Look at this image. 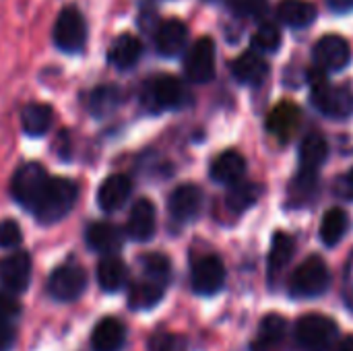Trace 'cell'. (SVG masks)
Returning <instances> with one entry per match:
<instances>
[{
  "instance_id": "1",
  "label": "cell",
  "mask_w": 353,
  "mask_h": 351,
  "mask_svg": "<svg viewBox=\"0 0 353 351\" xmlns=\"http://www.w3.org/2000/svg\"><path fill=\"white\" fill-rule=\"evenodd\" d=\"M79 199V186L68 178H50L33 205V213L41 223H56L64 219Z\"/></svg>"
},
{
  "instance_id": "2",
  "label": "cell",
  "mask_w": 353,
  "mask_h": 351,
  "mask_svg": "<svg viewBox=\"0 0 353 351\" xmlns=\"http://www.w3.org/2000/svg\"><path fill=\"white\" fill-rule=\"evenodd\" d=\"M310 93L312 103L319 112L333 120H345L353 114V95L347 87H335L329 83L321 68L310 70Z\"/></svg>"
},
{
  "instance_id": "3",
  "label": "cell",
  "mask_w": 353,
  "mask_h": 351,
  "mask_svg": "<svg viewBox=\"0 0 353 351\" xmlns=\"http://www.w3.org/2000/svg\"><path fill=\"white\" fill-rule=\"evenodd\" d=\"M331 285V273L327 263L312 254L290 277V294L296 300H312L323 296Z\"/></svg>"
},
{
  "instance_id": "4",
  "label": "cell",
  "mask_w": 353,
  "mask_h": 351,
  "mask_svg": "<svg viewBox=\"0 0 353 351\" xmlns=\"http://www.w3.org/2000/svg\"><path fill=\"white\" fill-rule=\"evenodd\" d=\"M296 339L306 351H333L339 341V327L325 314H306L296 323Z\"/></svg>"
},
{
  "instance_id": "5",
  "label": "cell",
  "mask_w": 353,
  "mask_h": 351,
  "mask_svg": "<svg viewBox=\"0 0 353 351\" xmlns=\"http://www.w3.org/2000/svg\"><path fill=\"white\" fill-rule=\"evenodd\" d=\"M54 43L68 54H77L87 43V23L74 6H64L54 23Z\"/></svg>"
},
{
  "instance_id": "6",
  "label": "cell",
  "mask_w": 353,
  "mask_h": 351,
  "mask_svg": "<svg viewBox=\"0 0 353 351\" xmlns=\"http://www.w3.org/2000/svg\"><path fill=\"white\" fill-rule=\"evenodd\" d=\"M143 99L155 112L176 110V108H180L186 101V89H184V85L176 77L159 74V77H155L153 81L147 83Z\"/></svg>"
},
{
  "instance_id": "7",
  "label": "cell",
  "mask_w": 353,
  "mask_h": 351,
  "mask_svg": "<svg viewBox=\"0 0 353 351\" xmlns=\"http://www.w3.org/2000/svg\"><path fill=\"white\" fill-rule=\"evenodd\" d=\"M48 180H50V176L46 174V170L39 163H25L12 176L10 190H12L14 201L31 211Z\"/></svg>"
},
{
  "instance_id": "8",
  "label": "cell",
  "mask_w": 353,
  "mask_h": 351,
  "mask_svg": "<svg viewBox=\"0 0 353 351\" xmlns=\"http://www.w3.org/2000/svg\"><path fill=\"white\" fill-rule=\"evenodd\" d=\"M87 288V275L77 265L58 267L48 279V292L58 302H74Z\"/></svg>"
},
{
  "instance_id": "9",
  "label": "cell",
  "mask_w": 353,
  "mask_h": 351,
  "mask_svg": "<svg viewBox=\"0 0 353 351\" xmlns=\"http://www.w3.org/2000/svg\"><path fill=\"white\" fill-rule=\"evenodd\" d=\"M184 72L192 83H209L215 77V43L211 37H201L192 43L184 60Z\"/></svg>"
},
{
  "instance_id": "10",
  "label": "cell",
  "mask_w": 353,
  "mask_h": 351,
  "mask_svg": "<svg viewBox=\"0 0 353 351\" xmlns=\"http://www.w3.org/2000/svg\"><path fill=\"white\" fill-rule=\"evenodd\" d=\"M192 290L199 296H215L225 285V267L219 257H203L192 267Z\"/></svg>"
},
{
  "instance_id": "11",
  "label": "cell",
  "mask_w": 353,
  "mask_h": 351,
  "mask_svg": "<svg viewBox=\"0 0 353 351\" xmlns=\"http://www.w3.org/2000/svg\"><path fill=\"white\" fill-rule=\"evenodd\" d=\"M314 60L321 70H341L352 60V48L339 35H325L314 46Z\"/></svg>"
},
{
  "instance_id": "12",
  "label": "cell",
  "mask_w": 353,
  "mask_h": 351,
  "mask_svg": "<svg viewBox=\"0 0 353 351\" xmlns=\"http://www.w3.org/2000/svg\"><path fill=\"white\" fill-rule=\"evenodd\" d=\"M31 279V259L27 252H14L0 261V283L10 294H21L27 290Z\"/></svg>"
},
{
  "instance_id": "13",
  "label": "cell",
  "mask_w": 353,
  "mask_h": 351,
  "mask_svg": "<svg viewBox=\"0 0 353 351\" xmlns=\"http://www.w3.org/2000/svg\"><path fill=\"white\" fill-rule=\"evenodd\" d=\"M203 209V190L194 184L178 186L170 197V213L176 221H192Z\"/></svg>"
},
{
  "instance_id": "14",
  "label": "cell",
  "mask_w": 353,
  "mask_h": 351,
  "mask_svg": "<svg viewBox=\"0 0 353 351\" xmlns=\"http://www.w3.org/2000/svg\"><path fill=\"white\" fill-rule=\"evenodd\" d=\"M186 43H188V29L180 19H168L155 31V48L161 56L168 58L180 56Z\"/></svg>"
},
{
  "instance_id": "15",
  "label": "cell",
  "mask_w": 353,
  "mask_h": 351,
  "mask_svg": "<svg viewBox=\"0 0 353 351\" xmlns=\"http://www.w3.org/2000/svg\"><path fill=\"white\" fill-rule=\"evenodd\" d=\"M157 228V211L149 199H139L128 217V236L134 242H149Z\"/></svg>"
},
{
  "instance_id": "16",
  "label": "cell",
  "mask_w": 353,
  "mask_h": 351,
  "mask_svg": "<svg viewBox=\"0 0 353 351\" xmlns=\"http://www.w3.org/2000/svg\"><path fill=\"white\" fill-rule=\"evenodd\" d=\"M300 122H302V114H300L298 106L290 103V101H283L277 108H273V112L269 114L267 130L275 139L285 143V141H290L296 134V130L300 128Z\"/></svg>"
},
{
  "instance_id": "17",
  "label": "cell",
  "mask_w": 353,
  "mask_h": 351,
  "mask_svg": "<svg viewBox=\"0 0 353 351\" xmlns=\"http://www.w3.org/2000/svg\"><path fill=\"white\" fill-rule=\"evenodd\" d=\"M232 74L242 85H261L269 74V64L259 52L248 50L234 60Z\"/></svg>"
},
{
  "instance_id": "18",
  "label": "cell",
  "mask_w": 353,
  "mask_h": 351,
  "mask_svg": "<svg viewBox=\"0 0 353 351\" xmlns=\"http://www.w3.org/2000/svg\"><path fill=\"white\" fill-rule=\"evenodd\" d=\"M288 337V321L279 314H267L259 325V335L250 351H279Z\"/></svg>"
},
{
  "instance_id": "19",
  "label": "cell",
  "mask_w": 353,
  "mask_h": 351,
  "mask_svg": "<svg viewBox=\"0 0 353 351\" xmlns=\"http://www.w3.org/2000/svg\"><path fill=\"white\" fill-rule=\"evenodd\" d=\"M132 192V184H130V178L124 176V174H116V176H110L103 180V184L99 186V192H97V203L103 211L112 213L116 209H120L128 197Z\"/></svg>"
},
{
  "instance_id": "20",
  "label": "cell",
  "mask_w": 353,
  "mask_h": 351,
  "mask_svg": "<svg viewBox=\"0 0 353 351\" xmlns=\"http://www.w3.org/2000/svg\"><path fill=\"white\" fill-rule=\"evenodd\" d=\"M126 341V327L118 319H103L95 325L91 335L93 351H120Z\"/></svg>"
},
{
  "instance_id": "21",
  "label": "cell",
  "mask_w": 353,
  "mask_h": 351,
  "mask_svg": "<svg viewBox=\"0 0 353 351\" xmlns=\"http://www.w3.org/2000/svg\"><path fill=\"white\" fill-rule=\"evenodd\" d=\"M87 244L91 250L108 254V257H116V252L122 248V232L112 225V223H93L87 230Z\"/></svg>"
},
{
  "instance_id": "22",
  "label": "cell",
  "mask_w": 353,
  "mask_h": 351,
  "mask_svg": "<svg viewBox=\"0 0 353 351\" xmlns=\"http://www.w3.org/2000/svg\"><path fill=\"white\" fill-rule=\"evenodd\" d=\"M246 172V159L238 151H223L211 163V178L219 184H236Z\"/></svg>"
},
{
  "instance_id": "23",
  "label": "cell",
  "mask_w": 353,
  "mask_h": 351,
  "mask_svg": "<svg viewBox=\"0 0 353 351\" xmlns=\"http://www.w3.org/2000/svg\"><path fill=\"white\" fill-rule=\"evenodd\" d=\"M141 54H143V43L130 35V33H122L114 39L112 48H110V62L120 68V70H128L132 68L139 60H141Z\"/></svg>"
},
{
  "instance_id": "24",
  "label": "cell",
  "mask_w": 353,
  "mask_h": 351,
  "mask_svg": "<svg viewBox=\"0 0 353 351\" xmlns=\"http://www.w3.org/2000/svg\"><path fill=\"white\" fill-rule=\"evenodd\" d=\"M316 6L308 0H281L277 6V17L290 27H308L316 21Z\"/></svg>"
},
{
  "instance_id": "25",
  "label": "cell",
  "mask_w": 353,
  "mask_h": 351,
  "mask_svg": "<svg viewBox=\"0 0 353 351\" xmlns=\"http://www.w3.org/2000/svg\"><path fill=\"white\" fill-rule=\"evenodd\" d=\"M327 155H329L327 139L319 132L306 134V139L300 145V170L316 174L319 168L327 161Z\"/></svg>"
},
{
  "instance_id": "26",
  "label": "cell",
  "mask_w": 353,
  "mask_h": 351,
  "mask_svg": "<svg viewBox=\"0 0 353 351\" xmlns=\"http://www.w3.org/2000/svg\"><path fill=\"white\" fill-rule=\"evenodd\" d=\"M97 281L103 292L114 294V292L122 290L128 281V269H126L124 261H120L118 257H105L103 261H99Z\"/></svg>"
},
{
  "instance_id": "27",
  "label": "cell",
  "mask_w": 353,
  "mask_h": 351,
  "mask_svg": "<svg viewBox=\"0 0 353 351\" xmlns=\"http://www.w3.org/2000/svg\"><path fill=\"white\" fill-rule=\"evenodd\" d=\"M54 120V112L48 103H29L21 112V124L23 130L29 137H43Z\"/></svg>"
},
{
  "instance_id": "28",
  "label": "cell",
  "mask_w": 353,
  "mask_h": 351,
  "mask_svg": "<svg viewBox=\"0 0 353 351\" xmlns=\"http://www.w3.org/2000/svg\"><path fill=\"white\" fill-rule=\"evenodd\" d=\"M347 228H350L347 213L339 207H333L325 213V217L321 221V240L325 242V246L333 248L345 238Z\"/></svg>"
},
{
  "instance_id": "29",
  "label": "cell",
  "mask_w": 353,
  "mask_h": 351,
  "mask_svg": "<svg viewBox=\"0 0 353 351\" xmlns=\"http://www.w3.org/2000/svg\"><path fill=\"white\" fill-rule=\"evenodd\" d=\"M294 250H296V240L290 234L277 232L273 236L271 250H269V261H267L271 277H277L290 265V261L294 259Z\"/></svg>"
},
{
  "instance_id": "30",
  "label": "cell",
  "mask_w": 353,
  "mask_h": 351,
  "mask_svg": "<svg viewBox=\"0 0 353 351\" xmlns=\"http://www.w3.org/2000/svg\"><path fill=\"white\" fill-rule=\"evenodd\" d=\"M263 192L265 190H263L261 184H256V182H242L240 180V182L232 184L225 203H228V207L234 213H242V211L250 209L252 205H256L259 199L263 197Z\"/></svg>"
},
{
  "instance_id": "31",
  "label": "cell",
  "mask_w": 353,
  "mask_h": 351,
  "mask_svg": "<svg viewBox=\"0 0 353 351\" xmlns=\"http://www.w3.org/2000/svg\"><path fill=\"white\" fill-rule=\"evenodd\" d=\"M163 292H165V285H159L155 281H149V279H141L132 285L130 290V296H128V304L130 308L134 310H149L153 306H157L163 298Z\"/></svg>"
},
{
  "instance_id": "32",
  "label": "cell",
  "mask_w": 353,
  "mask_h": 351,
  "mask_svg": "<svg viewBox=\"0 0 353 351\" xmlns=\"http://www.w3.org/2000/svg\"><path fill=\"white\" fill-rule=\"evenodd\" d=\"M122 101V91L116 85H99L89 95V110L93 116L112 114Z\"/></svg>"
},
{
  "instance_id": "33",
  "label": "cell",
  "mask_w": 353,
  "mask_h": 351,
  "mask_svg": "<svg viewBox=\"0 0 353 351\" xmlns=\"http://www.w3.org/2000/svg\"><path fill=\"white\" fill-rule=\"evenodd\" d=\"M281 46V31L275 23H263L256 33L252 35V50L263 54H271V52H277Z\"/></svg>"
},
{
  "instance_id": "34",
  "label": "cell",
  "mask_w": 353,
  "mask_h": 351,
  "mask_svg": "<svg viewBox=\"0 0 353 351\" xmlns=\"http://www.w3.org/2000/svg\"><path fill=\"white\" fill-rule=\"evenodd\" d=\"M316 188H319V174L300 170L296 180L290 184V197L294 203H306L312 199Z\"/></svg>"
},
{
  "instance_id": "35",
  "label": "cell",
  "mask_w": 353,
  "mask_h": 351,
  "mask_svg": "<svg viewBox=\"0 0 353 351\" xmlns=\"http://www.w3.org/2000/svg\"><path fill=\"white\" fill-rule=\"evenodd\" d=\"M143 273H145V279L155 281L159 285H168L172 267L163 254H149L143 259Z\"/></svg>"
},
{
  "instance_id": "36",
  "label": "cell",
  "mask_w": 353,
  "mask_h": 351,
  "mask_svg": "<svg viewBox=\"0 0 353 351\" xmlns=\"http://www.w3.org/2000/svg\"><path fill=\"white\" fill-rule=\"evenodd\" d=\"M23 242V234L17 221L4 219L0 221V248H17Z\"/></svg>"
},
{
  "instance_id": "37",
  "label": "cell",
  "mask_w": 353,
  "mask_h": 351,
  "mask_svg": "<svg viewBox=\"0 0 353 351\" xmlns=\"http://www.w3.org/2000/svg\"><path fill=\"white\" fill-rule=\"evenodd\" d=\"M228 6L240 17H254L267 8V0H228Z\"/></svg>"
},
{
  "instance_id": "38",
  "label": "cell",
  "mask_w": 353,
  "mask_h": 351,
  "mask_svg": "<svg viewBox=\"0 0 353 351\" xmlns=\"http://www.w3.org/2000/svg\"><path fill=\"white\" fill-rule=\"evenodd\" d=\"M21 314V304L10 294H0V321L12 323Z\"/></svg>"
},
{
  "instance_id": "39",
  "label": "cell",
  "mask_w": 353,
  "mask_h": 351,
  "mask_svg": "<svg viewBox=\"0 0 353 351\" xmlns=\"http://www.w3.org/2000/svg\"><path fill=\"white\" fill-rule=\"evenodd\" d=\"M343 300H345L347 308L353 310V252L347 259L345 273H343Z\"/></svg>"
},
{
  "instance_id": "40",
  "label": "cell",
  "mask_w": 353,
  "mask_h": 351,
  "mask_svg": "<svg viewBox=\"0 0 353 351\" xmlns=\"http://www.w3.org/2000/svg\"><path fill=\"white\" fill-rule=\"evenodd\" d=\"M335 192L343 199H352L353 201V168L343 174L339 180H337V186H335Z\"/></svg>"
},
{
  "instance_id": "41",
  "label": "cell",
  "mask_w": 353,
  "mask_h": 351,
  "mask_svg": "<svg viewBox=\"0 0 353 351\" xmlns=\"http://www.w3.org/2000/svg\"><path fill=\"white\" fill-rule=\"evenodd\" d=\"M14 345V329L10 323L0 321V351H10Z\"/></svg>"
},
{
  "instance_id": "42",
  "label": "cell",
  "mask_w": 353,
  "mask_h": 351,
  "mask_svg": "<svg viewBox=\"0 0 353 351\" xmlns=\"http://www.w3.org/2000/svg\"><path fill=\"white\" fill-rule=\"evenodd\" d=\"M329 6L337 12H347L353 8V0H329Z\"/></svg>"
},
{
  "instance_id": "43",
  "label": "cell",
  "mask_w": 353,
  "mask_h": 351,
  "mask_svg": "<svg viewBox=\"0 0 353 351\" xmlns=\"http://www.w3.org/2000/svg\"><path fill=\"white\" fill-rule=\"evenodd\" d=\"M335 351H353V335H347L345 339H341Z\"/></svg>"
},
{
  "instance_id": "44",
  "label": "cell",
  "mask_w": 353,
  "mask_h": 351,
  "mask_svg": "<svg viewBox=\"0 0 353 351\" xmlns=\"http://www.w3.org/2000/svg\"><path fill=\"white\" fill-rule=\"evenodd\" d=\"M207 2H219V0H207Z\"/></svg>"
},
{
  "instance_id": "45",
  "label": "cell",
  "mask_w": 353,
  "mask_h": 351,
  "mask_svg": "<svg viewBox=\"0 0 353 351\" xmlns=\"http://www.w3.org/2000/svg\"><path fill=\"white\" fill-rule=\"evenodd\" d=\"M159 351H168V350H165V348H161V350H159Z\"/></svg>"
}]
</instances>
